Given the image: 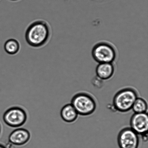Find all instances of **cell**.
<instances>
[{"label": "cell", "mask_w": 148, "mask_h": 148, "mask_svg": "<svg viewBox=\"0 0 148 148\" xmlns=\"http://www.w3.org/2000/svg\"><path fill=\"white\" fill-rule=\"evenodd\" d=\"M51 35L50 26L46 21L37 20L30 25L26 30L25 38L32 47H41L47 42Z\"/></svg>", "instance_id": "cell-1"}, {"label": "cell", "mask_w": 148, "mask_h": 148, "mask_svg": "<svg viewBox=\"0 0 148 148\" xmlns=\"http://www.w3.org/2000/svg\"><path fill=\"white\" fill-rule=\"evenodd\" d=\"M134 88H127L120 90L114 96L113 106L114 109L121 113L127 112L132 109L138 97Z\"/></svg>", "instance_id": "cell-2"}, {"label": "cell", "mask_w": 148, "mask_h": 148, "mask_svg": "<svg viewBox=\"0 0 148 148\" xmlns=\"http://www.w3.org/2000/svg\"><path fill=\"white\" fill-rule=\"evenodd\" d=\"M78 114L82 116L91 115L97 108L96 101L90 94L79 92L74 96L71 103Z\"/></svg>", "instance_id": "cell-3"}, {"label": "cell", "mask_w": 148, "mask_h": 148, "mask_svg": "<svg viewBox=\"0 0 148 148\" xmlns=\"http://www.w3.org/2000/svg\"><path fill=\"white\" fill-rule=\"evenodd\" d=\"M93 58L99 63H111L115 59V50L108 43L101 42L94 46L92 52Z\"/></svg>", "instance_id": "cell-4"}, {"label": "cell", "mask_w": 148, "mask_h": 148, "mask_svg": "<svg viewBox=\"0 0 148 148\" xmlns=\"http://www.w3.org/2000/svg\"><path fill=\"white\" fill-rule=\"evenodd\" d=\"M27 119V113L23 108L13 107L9 108L3 116L4 122L10 127H18L25 123Z\"/></svg>", "instance_id": "cell-5"}, {"label": "cell", "mask_w": 148, "mask_h": 148, "mask_svg": "<svg viewBox=\"0 0 148 148\" xmlns=\"http://www.w3.org/2000/svg\"><path fill=\"white\" fill-rule=\"evenodd\" d=\"M117 142L120 148H138L139 135L131 127H125L119 133Z\"/></svg>", "instance_id": "cell-6"}, {"label": "cell", "mask_w": 148, "mask_h": 148, "mask_svg": "<svg viewBox=\"0 0 148 148\" xmlns=\"http://www.w3.org/2000/svg\"><path fill=\"white\" fill-rule=\"evenodd\" d=\"M130 127L138 135L147 134L148 116L147 113H134L130 120Z\"/></svg>", "instance_id": "cell-7"}, {"label": "cell", "mask_w": 148, "mask_h": 148, "mask_svg": "<svg viewBox=\"0 0 148 148\" xmlns=\"http://www.w3.org/2000/svg\"><path fill=\"white\" fill-rule=\"evenodd\" d=\"M30 138L29 132L25 129H16L9 136V141L14 145L22 146L29 141Z\"/></svg>", "instance_id": "cell-8"}, {"label": "cell", "mask_w": 148, "mask_h": 148, "mask_svg": "<svg viewBox=\"0 0 148 148\" xmlns=\"http://www.w3.org/2000/svg\"><path fill=\"white\" fill-rule=\"evenodd\" d=\"M114 71V66L111 63H99L96 69L97 77L102 80L111 78Z\"/></svg>", "instance_id": "cell-9"}, {"label": "cell", "mask_w": 148, "mask_h": 148, "mask_svg": "<svg viewBox=\"0 0 148 148\" xmlns=\"http://www.w3.org/2000/svg\"><path fill=\"white\" fill-rule=\"evenodd\" d=\"M78 115L76 110L71 104H66L60 111V116L62 119L68 123L75 121L77 119Z\"/></svg>", "instance_id": "cell-10"}, {"label": "cell", "mask_w": 148, "mask_h": 148, "mask_svg": "<svg viewBox=\"0 0 148 148\" xmlns=\"http://www.w3.org/2000/svg\"><path fill=\"white\" fill-rule=\"evenodd\" d=\"M4 49L5 52L8 54L11 55H15L20 50V43L15 39H9L4 44Z\"/></svg>", "instance_id": "cell-11"}, {"label": "cell", "mask_w": 148, "mask_h": 148, "mask_svg": "<svg viewBox=\"0 0 148 148\" xmlns=\"http://www.w3.org/2000/svg\"><path fill=\"white\" fill-rule=\"evenodd\" d=\"M148 106L145 100L143 98H138L133 104L132 109L135 113H146Z\"/></svg>", "instance_id": "cell-12"}, {"label": "cell", "mask_w": 148, "mask_h": 148, "mask_svg": "<svg viewBox=\"0 0 148 148\" xmlns=\"http://www.w3.org/2000/svg\"><path fill=\"white\" fill-rule=\"evenodd\" d=\"M102 80L100 79L98 77H97V78H94L93 81V84L95 86L97 87H100L101 86L102 84Z\"/></svg>", "instance_id": "cell-13"}, {"label": "cell", "mask_w": 148, "mask_h": 148, "mask_svg": "<svg viewBox=\"0 0 148 148\" xmlns=\"http://www.w3.org/2000/svg\"><path fill=\"white\" fill-rule=\"evenodd\" d=\"M0 148H6L5 146L3 145L0 144Z\"/></svg>", "instance_id": "cell-14"}, {"label": "cell", "mask_w": 148, "mask_h": 148, "mask_svg": "<svg viewBox=\"0 0 148 148\" xmlns=\"http://www.w3.org/2000/svg\"><path fill=\"white\" fill-rule=\"evenodd\" d=\"M1 124H0V134H1Z\"/></svg>", "instance_id": "cell-15"}, {"label": "cell", "mask_w": 148, "mask_h": 148, "mask_svg": "<svg viewBox=\"0 0 148 148\" xmlns=\"http://www.w3.org/2000/svg\"><path fill=\"white\" fill-rule=\"evenodd\" d=\"M11 1H18V0H11Z\"/></svg>", "instance_id": "cell-16"}]
</instances>
